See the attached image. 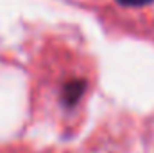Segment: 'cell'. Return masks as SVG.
Instances as JSON below:
<instances>
[{"instance_id":"6da1fadb","label":"cell","mask_w":154,"mask_h":153,"mask_svg":"<svg viewBox=\"0 0 154 153\" xmlns=\"http://www.w3.org/2000/svg\"><path fill=\"white\" fill-rule=\"evenodd\" d=\"M118 4L122 5H127V7H140V5H149L152 4L154 0H116Z\"/></svg>"}]
</instances>
